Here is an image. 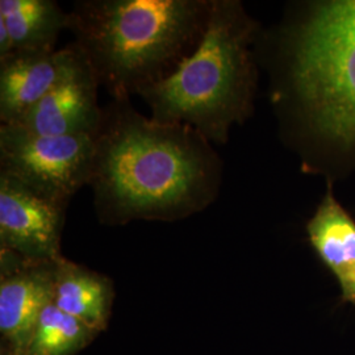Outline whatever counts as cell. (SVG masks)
<instances>
[{
    "label": "cell",
    "instance_id": "6da1fadb",
    "mask_svg": "<svg viewBox=\"0 0 355 355\" xmlns=\"http://www.w3.org/2000/svg\"><path fill=\"white\" fill-rule=\"evenodd\" d=\"M223 162L195 128L140 114L129 101L103 108L89 186L99 223L177 221L218 195Z\"/></svg>",
    "mask_w": 355,
    "mask_h": 355
},
{
    "label": "cell",
    "instance_id": "7a4b0ae2",
    "mask_svg": "<svg viewBox=\"0 0 355 355\" xmlns=\"http://www.w3.org/2000/svg\"><path fill=\"white\" fill-rule=\"evenodd\" d=\"M212 0H80L69 31L114 101L171 76L200 45Z\"/></svg>",
    "mask_w": 355,
    "mask_h": 355
},
{
    "label": "cell",
    "instance_id": "3957f363",
    "mask_svg": "<svg viewBox=\"0 0 355 355\" xmlns=\"http://www.w3.org/2000/svg\"><path fill=\"white\" fill-rule=\"evenodd\" d=\"M257 31L240 1L212 0L198 49L165 80L141 92L150 117L190 125L209 142L227 144L230 128L252 112Z\"/></svg>",
    "mask_w": 355,
    "mask_h": 355
},
{
    "label": "cell",
    "instance_id": "277c9868",
    "mask_svg": "<svg viewBox=\"0 0 355 355\" xmlns=\"http://www.w3.org/2000/svg\"><path fill=\"white\" fill-rule=\"evenodd\" d=\"M286 89L309 129L355 149V0L311 7L284 38Z\"/></svg>",
    "mask_w": 355,
    "mask_h": 355
},
{
    "label": "cell",
    "instance_id": "5b68a950",
    "mask_svg": "<svg viewBox=\"0 0 355 355\" xmlns=\"http://www.w3.org/2000/svg\"><path fill=\"white\" fill-rule=\"evenodd\" d=\"M94 158L95 137L44 136L0 125V173L64 207L89 186Z\"/></svg>",
    "mask_w": 355,
    "mask_h": 355
},
{
    "label": "cell",
    "instance_id": "8992f818",
    "mask_svg": "<svg viewBox=\"0 0 355 355\" xmlns=\"http://www.w3.org/2000/svg\"><path fill=\"white\" fill-rule=\"evenodd\" d=\"M66 208L0 173V249L26 261L55 262L62 257Z\"/></svg>",
    "mask_w": 355,
    "mask_h": 355
},
{
    "label": "cell",
    "instance_id": "52a82bcc",
    "mask_svg": "<svg viewBox=\"0 0 355 355\" xmlns=\"http://www.w3.org/2000/svg\"><path fill=\"white\" fill-rule=\"evenodd\" d=\"M0 267L1 355H24L42 311L53 303L55 262L26 261L0 249Z\"/></svg>",
    "mask_w": 355,
    "mask_h": 355
},
{
    "label": "cell",
    "instance_id": "ba28073f",
    "mask_svg": "<svg viewBox=\"0 0 355 355\" xmlns=\"http://www.w3.org/2000/svg\"><path fill=\"white\" fill-rule=\"evenodd\" d=\"M99 87L86 60L10 125L44 136L96 137L103 121Z\"/></svg>",
    "mask_w": 355,
    "mask_h": 355
},
{
    "label": "cell",
    "instance_id": "9c48e42d",
    "mask_svg": "<svg viewBox=\"0 0 355 355\" xmlns=\"http://www.w3.org/2000/svg\"><path fill=\"white\" fill-rule=\"evenodd\" d=\"M86 61L74 42L46 53H12L0 60V121L11 124Z\"/></svg>",
    "mask_w": 355,
    "mask_h": 355
},
{
    "label": "cell",
    "instance_id": "30bf717a",
    "mask_svg": "<svg viewBox=\"0 0 355 355\" xmlns=\"http://www.w3.org/2000/svg\"><path fill=\"white\" fill-rule=\"evenodd\" d=\"M320 261L337 280L343 303L355 306V221L328 192L306 224Z\"/></svg>",
    "mask_w": 355,
    "mask_h": 355
},
{
    "label": "cell",
    "instance_id": "8fae6325",
    "mask_svg": "<svg viewBox=\"0 0 355 355\" xmlns=\"http://www.w3.org/2000/svg\"><path fill=\"white\" fill-rule=\"evenodd\" d=\"M112 280L64 257L55 261L53 304L98 334L107 329L112 315Z\"/></svg>",
    "mask_w": 355,
    "mask_h": 355
},
{
    "label": "cell",
    "instance_id": "7c38bea8",
    "mask_svg": "<svg viewBox=\"0 0 355 355\" xmlns=\"http://www.w3.org/2000/svg\"><path fill=\"white\" fill-rule=\"evenodd\" d=\"M0 20L8 28L13 53L55 51L69 29V13L53 0H0Z\"/></svg>",
    "mask_w": 355,
    "mask_h": 355
},
{
    "label": "cell",
    "instance_id": "4fadbf2b",
    "mask_svg": "<svg viewBox=\"0 0 355 355\" xmlns=\"http://www.w3.org/2000/svg\"><path fill=\"white\" fill-rule=\"evenodd\" d=\"M96 336V331L51 303L38 318L24 355H76Z\"/></svg>",
    "mask_w": 355,
    "mask_h": 355
}]
</instances>
